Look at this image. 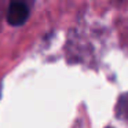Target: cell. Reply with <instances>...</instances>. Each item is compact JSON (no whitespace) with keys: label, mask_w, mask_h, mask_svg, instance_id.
<instances>
[{"label":"cell","mask_w":128,"mask_h":128,"mask_svg":"<svg viewBox=\"0 0 128 128\" xmlns=\"http://www.w3.org/2000/svg\"><path fill=\"white\" fill-rule=\"evenodd\" d=\"M29 18V8L26 4L14 2L10 4L7 11V22L12 26H21Z\"/></svg>","instance_id":"cell-1"},{"label":"cell","mask_w":128,"mask_h":128,"mask_svg":"<svg viewBox=\"0 0 128 128\" xmlns=\"http://www.w3.org/2000/svg\"><path fill=\"white\" fill-rule=\"evenodd\" d=\"M116 114L120 118L128 120V94H124L120 96L118 102L116 105Z\"/></svg>","instance_id":"cell-2"}]
</instances>
